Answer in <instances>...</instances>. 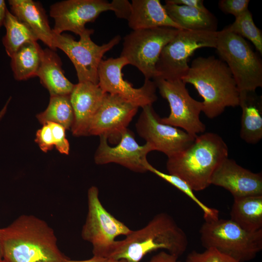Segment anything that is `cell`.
I'll return each instance as SVG.
<instances>
[{
    "label": "cell",
    "mask_w": 262,
    "mask_h": 262,
    "mask_svg": "<svg viewBox=\"0 0 262 262\" xmlns=\"http://www.w3.org/2000/svg\"><path fill=\"white\" fill-rule=\"evenodd\" d=\"M3 259L7 262H65L52 229L44 220L22 215L0 229Z\"/></svg>",
    "instance_id": "6da1fadb"
},
{
    "label": "cell",
    "mask_w": 262,
    "mask_h": 262,
    "mask_svg": "<svg viewBox=\"0 0 262 262\" xmlns=\"http://www.w3.org/2000/svg\"><path fill=\"white\" fill-rule=\"evenodd\" d=\"M187 237L168 213L156 214L143 228L116 240L109 259L140 262L147 254L164 249L179 258L186 250Z\"/></svg>",
    "instance_id": "7a4b0ae2"
},
{
    "label": "cell",
    "mask_w": 262,
    "mask_h": 262,
    "mask_svg": "<svg viewBox=\"0 0 262 262\" xmlns=\"http://www.w3.org/2000/svg\"><path fill=\"white\" fill-rule=\"evenodd\" d=\"M182 82L192 84L203 101L202 111L209 118L228 107L239 106L240 91L227 64L213 56L194 59Z\"/></svg>",
    "instance_id": "3957f363"
},
{
    "label": "cell",
    "mask_w": 262,
    "mask_h": 262,
    "mask_svg": "<svg viewBox=\"0 0 262 262\" xmlns=\"http://www.w3.org/2000/svg\"><path fill=\"white\" fill-rule=\"evenodd\" d=\"M228 154L221 137L206 132L198 135L185 150L168 157L166 167L168 174L184 180L193 191H202L211 185L213 173Z\"/></svg>",
    "instance_id": "277c9868"
},
{
    "label": "cell",
    "mask_w": 262,
    "mask_h": 262,
    "mask_svg": "<svg viewBox=\"0 0 262 262\" xmlns=\"http://www.w3.org/2000/svg\"><path fill=\"white\" fill-rule=\"evenodd\" d=\"M199 233L206 249L214 248L239 262L253 260L262 249V229L248 232L230 219L205 221Z\"/></svg>",
    "instance_id": "5b68a950"
},
{
    "label": "cell",
    "mask_w": 262,
    "mask_h": 262,
    "mask_svg": "<svg viewBox=\"0 0 262 262\" xmlns=\"http://www.w3.org/2000/svg\"><path fill=\"white\" fill-rule=\"evenodd\" d=\"M217 52L229 68L239 91L262 87V62L245 38L227 27L218 31Z\"/></svg>",
    "instance_id": "8992f818"
},
{
    "label": "cell",
    "mask_w": 262,
    "mask_h": 262,
    "mask_svg": "<svg viewBox=\"0 0 262 262\" xmlns=\"http://www.w3.org/2000/svg\"><path fill=\"white\" fill-rule=\"evenodd\" d=\"M98 194V189L95 186L88 190V212L82 237L92 245L93 256L109 258L116 238L120 235L126 236L132 230L106 210Z\"/></svg>",
    "instance_id": "52a82bcc"
},
{
    "label": "cell",
    "mask_w": 262,
    "mask_h": 262,
    "mask_svg": "<svg viewBox=\"0 0 262 262\" xmlns=\"http://www.w3.org/2000/svg\"><path fill=\"white\" fill-rule=\"evenodd\" d=\"M179 30L167 27L133 30L124 37L120 56L137 67L145 79H153L158 77L156 66L163 48Z\"/></svg>",
    "instance_id": "ba28073f"
},
{
    "label": "cell",
    "mask_w": 262,
    "mask_h": 262,
    "mask_svg": "<svg viewBox=\"0 0 262 262\" xmlns=\"http://www.w3.org/2000/svg\"><path fill=\"white\" fill-rule=\"evenodd\" d=\"M217 33L218 31L180 30L161 53L156 66L157 77L166 80H181L189 69V58L196 49H215Z\"/></svg>",
    "instance_id": "9c48e42d"
},
{
    "label": "cell",
    "mask_w": 262,
    "mask_h": 262,
    "mask_svg": "<svg viewBox=\"0 0 262 262\" xmlns=\"http://www.w3.org/2000/svg\"><path fill=\"white\" fill-rule=\"evenodd\" d=\"M93 29H86L80 35L79 41L67 34H56L53 32L55 48L64 51L73 63L79 82H89L98 84V70L104 54L111 50L121 40L118 35L109 42L101 46L91 39Z\"/></svg>",
    "instance_id": "30bf717a"
},
{
    "label": "cell",
    "mask_w": 262,
    "mask_h": 262,
    "mask_svg": "<svg viewBox=\"0 0 262 262\" xmlns=\"http://www.w3.org/2000/svg\"><path fill=\"white\" fill-rule=\"evenodd\" d=\"M152 80L161 96L169 103L170 108L169 115L161 118V121L180 128L196 137L204 132L206 126L199 117L202 103L190 95L186 84L181 80H166L157 77Z\"/></svg>",
    "instance_id": "8fae6325"
},
{
    "label": "cell",
    "mask_w": 262,
    "mask_h": 262,
    "mask_svg": "<svg viewBox=\"0 0 262 262\" xmlns=\"http://www.w3.org/2000/svg\"><path fill=\"white\" fill-rule=\"evenodd\" d=\"M127 65L128 61L121 56L102 60L98 70V84L105 93L117 95L138 108L152 105L157 99L154 82L145 79L142 87L134 88L123 78L122 69Z\"/></svg>",
    "instance_id": "7c38bea8"
},
{
    "label": "cell",
    "mask_w": 262,
    "mask_h": 262,
    "mask_svg": "<svg viewBox=\"0 0 262 262\" xmlns=\"http://www.w3.org/2000/svg\"><path fill=\"white\" fill-rule=\"evenodd\" d=\"M135 128L138 134L152 145L155 150L164 153L168 158L185 150L196 137L162 122L152 105L142 108Z\"/></svg>",
    "instance_id": "4fadbf2b"
},
{
    "label": "cell",
    "mask_w": 262,
    "mask_h": 262,
    "mask_svg": "<svg viewBox=\"0 0 262 262\" xmlns=\"http://www.w3.org/2000/svg\"><path fill=\"white\" fill-rule=\"evenodd\" d=\"M118 11V0L111 2L104 0H66L57 2L50 7V16L54 20L53 32L62 34L70 31L79 36L86 29L85 25L95 21L107 11Z\"/></svg>",
    "instance_id": "5bb4252c"
},
{
    "label": "cell",
    "mask_w": 262,
    "mask_h": 262,
    "mask_svg": "<svg viewBox=\"0 0 262 262\" xmlns=\"http://www.w3.org/2000/svg\"><path fill=\"white\" fill-rule=\"evenodd\" d=\"M138 109L122 98L106 93L90 122L87 135L104 136L110 142L118 143Z\"/></svg>",
    "instance_id": "9a60e30c"
},
{
    "label": "cell",
    "mask_w": 262,
    "mask_h": 262,
    "mask_svg": "<svg viewBox=\"0 0 262 262\" xmlns=\"http://www.w3.org/2000/svg\"><path fill=\"white\" fill-rule=\"evenodd\" d=\"M99 144L94 155L95 163L98 165L115 163L137 173L147 172V155L155 150L152 145L146 143L140 146L134 133L127 129L121 134L117 145L111 147L104 136H99Z\"/></svg>",
    "instance_id": "2e32d148"
},
{
    "label": "cell",
    "mask_w": 262,
    "mask_h": 262,
    "mask_svg": "<svg viewBox=\"0 0 262 262\" xmlns=\"http://www.w3.org/2000/svg\"><path fill=\"white\" fill-rule=\"evenodd\" d=\"M210 184L224 188L233 197L262 195V175L246 169L227 158L212 174Z\"/></svg>",
    "instance_id": "e0dca14e"
},
{
    "label": "cell",
    "mask_w": 262,
    "mask_h": 262,
    "mask_svg": "<svg viewBox=\"0 0 262 262\" xmlns=\"http://www.w3.org/2000/svg\"><path fill=\"white\" fill-rule=\"evenodd\" d=\"M106 93L98 84L86 82L75 84L70 95L74 118L71 128L75 136L87 135L89 124Z\"/></svg>",
    "instance_id": "ac0fdd59"
},
{
    "label": "cell",
    "mask_w": 262,
    "mask_h": 262,
    "mask_svg": "<svg viewBox=\"0 0 262 262\" xmlns=\"http://www.w3.org/2000/svg\"><path fill=\"white\" fill-rule=\"evenodd\" d=\"M12 14L26 24L49 48L56 51L53 31L41 4L33 0H8Z\"/></svg>",
    "instance_id": "d6986e66"
},
{
    "label": "cell",
    "mask_w": 262,
    "mask_h": 262,
    "mask_svg": "<svg viewBox=\"0 0 262 262\" xmlns=\"http://www.w3.org/2000/svg\"><path fill=\"white\" fill-rule=\"evenodd\" d=\"M127 20L133 31L161 27L182 30L170 18L159 0H132Z\"/></svg>",
    "instance_id": "ffe728a7"
},
{
    "label": "cell",
    "mask_w": 262,
    "mask_h": 262,
    "mask_svg": "<svg viewBox=\"0 0 262 262\" xmlns=\"http://www.w3.org/2000/svg\"><path fill=\"white\" fill-rule=\"evenodd\" d=\"M242 114L240 135L246 143L255 144L262 139V98L253 91H240Z\"/></svg>",
    "instance_id": "44dd1931"
},
{
    "label": "cell",
    "mask_w": 262,
    "mask_h": 262,
    "mask_svg": "<svg viewBox=\"0 0 262 262\" xmlns=\"http://www.w3.org/2000/svg\"><path fill=\"white\" fill-rule=\"evenodd\" d=\"M50 96L70 95L75 84L65 76L61 59L55 51L49 48L43 49L41 63L37 76Z\"/></svg>",
    "instance_id": "7402d4cb"
},
{
    "label": "cell",
    "mask_w": 262,
    "mask_h": 262,
    "mask_svg": "<svg viewBox=\"0 0 262 262\" xmlns=\"http://www.w3.org/2000/svg\"><path fill=\"white\" fill-rule=\"evenodd\" d=\"M164 8L170 18L181 29L216 32L217 20L210 11L165 2Z\"/></svg>",
    "instance_id": "603a6c76"
},
{
    "label": "cell",
    "mask_w": 262,
    "mask_h": 262,
    "mask_svg": "<svg viewBox=\"0 0 262 262\" xmlns=\"http://www.w3.org/2000/svg\"><path fill=\"white\" fill-rule=\"evenodd\" d=\"M233 198L230 220L248 232L262 229V195Z\"/></svg>",
    "instance_id": "cb8c5ba5"
},
{
    "label": "cell",
    "mask_w": 262,
    "mask_h": 262,
    "mask_svg": "<svg viewBox=\"0 0 262 262\" xmlns=\"http://www.w3.org/2000/svg\"><path fill=\"white\" fill-rule=\"evenodd\" d=\"M43 53V49L37 42H28L22 45L11 57L15 79L23 81L36 76Z\"/></svg>",
    "instance_id": "d4e9b609"
},
{
    "label": "cell",
    "mask_w": 262,
    "mask_h": 262,
    "mask_svg": "<svg viewBox=\"0 0 262 262\" xmlns=\"http://www.w3.org/2000/svg\"><path fill=\"white\" fill-rule=\"evenodd\" d=\"M3 26L6 33L2 39L7 54L10 58L24 44L37 42L36 36L31 29L7 10Z\"/></svg>",
    "instance_id": "484cf974"
},
{
    "label": "cell",
    "mask_w": 262,
    "mask_h": 262,
    "mask_svg": "<svg viewBox=\"0 0 262 262\" xmlns=\"http://www.w3.org/2000/svg\"><path fill=\"white\" fill-rule=\"evenodd\" d=\"M42 125L53 122L61 125L66 130H70L74 115L70 102V95L52 96L46 109L36 115Z\"/></svg>",
    "instance_id": "4316f807"
},
{
    "label": "cell",
    "mask_w": 262,
    "mask_h": 262,
    "mask_svg": "<svg viewBox=\"0 0 262 262\" xmlns=\"http://www.w3.org/2000/svg\"><path fill=\"white\" fill-rule=\"evenodd\" d=\"M146 169L147 171L154 173L169 183L191 198L203 212L205 221L214 220L219 218L218 210L208 207L200 200L195 195L194 191L184 180L176 176L161 172L154 167L149 162L146 165Z\"/></svg>",
    "instance_id": "83f0119b"
},
{
    "label": "cell",
    "mask_w": 262,
    "mask_h": 262,
    "mask_svg": "<svg viewBox=\"0 0 262 262\" xmlns=\"http://www.w3.org/2000/svg\"><path fill=\"white\" fill-rule=\"evenodd\" d=\"M231 32L250 41L259 52L262 54V33L255 24L251 13L248 9L235 18L227 27Z\"/></svg>",
    "instance_id": "f1b7e54d"
},
{
    "label": "cell",
    "mask_w": 262,
    "mask_h": 262,
    "mask_svg": "<svg viewBox=\"0 0 262 262\" xmlns=\"http://www.w3.org/2000/svg\"><path fill=\"white\" fill-rule=\"evenodd\" d=\"M186 262H239L233 258L222 253L217 250L209 248L203 252L195 250L189 253Z\"/></svg>",
    "instance_id": "f546056e"
},
{
    "label": "cell",
    "mask_w": 262,
    "mask_h": 262,
    "mask_svg": "<svg viewBox=\"0 0 262 262\" xmlns=\"http://www.w3.org/2000/svg\"><path fill=\"white\" fill-rule=\"evenodd\" d=\"M51 128L54 146L61 154L68 155L70 146L66 136V129L60 124L53 122H48Z\"/></svg>",
    "instance_id": "4dcf8cb0"
},
{
    "label": "cell",
    "mask_w": 262,
    "mask_h": 262,
    "mask_svg": "<svg viewBox=\"0 0 262 262\" xmlns=\"http://www.w3.org/2000/svg\"><path fill=\"white\" fill-rule=\"evenodd\" d=\"M249 0H220L218 7L225 14L233 15L235 18L247 10Z\"/></svg>",
    "instance_id": "1f68e13d"
},
{
    "label": "cell",
    "mask_w": 262,
    "mask_h": 262,
    "mask_svg": "<svg viewBox=\"0 0 262 262\" xmlns=\"http://www.w3.org/2000/svg\"><path fill=\"white\" fill-rule=\"evenodd\" d=\"M35 141L44 152H47L53 148L54 146L53 135L48 122L43 124L42 127L37 130Z\"/></svg>",
    "instance_id": "d6a6232c"
},
{
    "label": "cell",
    "mask_w": 262,
    "mask_h": 262,
    "mask_svg": "<svg viewBox=\"0 0 262 262\" xmlns=\"http://www.w3.org/2000/svg\"><path fill=\"white\" fill-rule=\"evenodd\" d=\"M165 2L171 4L196 8L205 12L209 11L205 7L203 4V0H166Z\"/></svg>",
    "instance_id": "836d02e7"
},
{
    "label": "cell",
    "mask_w": 262,
    "mask_h": 262,
    "mask_svg": "<svg viewBox=\"0 0 262 262\" xmlns=\"http://www.w3.org/2000/svg\"><path fill=\"white\" fill-rule=\"evenodd\" d=\"M147 262H181L178 258L165 251H162L152 256Z\"/></svg>",
    "instance_id": "e575fe53"
},
{
    "label": "cell",
    "mask_w": 262,
    "mask_h": 262,
    "mask_svg": "<svg viewBox=\"0 0 262 262\" xmlns=\"http://www.w3.org/2000/svg\"><path fill=\"white\" fill-rule=\"evenodd\" d=\"M108 258L93 256L91 259L82 261H74L67 259L65 262H107Z\"/></svg>",
    "instance_id": "d590c367"
},
{
    "label": "cell",
    "mask_w": 262,
    "mask_h": 262,
    "mask_svg": "<svg viewBox=\"0 0 262 262\" xmlns=\"http://www.w3.org/2000/svg\"><path fill=\"white\" fill-rule=\"evenodd\" d=\"M7 10L4 0H0V28L3 25L6 11Z\"/></svg>",
    "instance_id": "8d00e7d4"
},
{
    "label": "cell",
    "mask_w": 262,
    "mask_h": 262,
    "mask_svg": "<svg viewBox=\"0 0 262 262\" xmlns=\"http://www.w3.org/2000/svg\"><path fill=\"white\" fill-rule=\"evenodd\" d=\"M11 100V97L7 100V102H6L5 104L4 105V107L2 108L1 110L0 111V120L2 118V117L5 115L7 109L8 105Z\"/></svg>",
    "instance_id": "74e56055"
},
{
    "label": "cell",
    "mask_w": 262,
    "mask_h": 262,
    "mask_svg": "<svg viewBox=\"0 0 262 262\" xmlns=\"http://www.w3.org/2000/svg\"><path fill=\"white\" fill-rule=\"evenodd\" d=\"M107 262H128L124 259L115 260L112 259H108Z\"/></svg>",
    "instance_id": "f35d334b"
},
{
    "label": "cell",
    "mask_w": 262,
    "mask_h": 262,
    "mask_svg": "<svg viewBox=\"0 0 262 262\" xmlns=\"http://www.w3.org/2000/svg\"><path fill=\"white\" fill-rule=\"evenodd\" d=\"M3 259L2 250L1 242L0 229V261Z\"/></svg>",
    "instance_id": "ab89813d"
},
{
    "label": "cell",
    "mask_w": 262,
    "mask_h": 262,
    "mask_svg": "<svg viewBox=\"0 0 262 262\" xmlns=\"http://www.w3.org/2000/svg\"><path fill=\"white\" fill-rule=\"evenodd\" d=\"M0 262H7L5 260L2 259V260L0 261Z\"/></svg>",
    "instance_id": "60d3db41"
}]
</instances>
